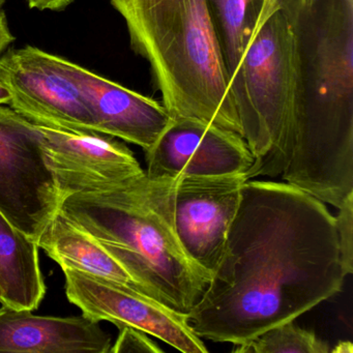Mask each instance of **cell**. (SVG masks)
<instances>
[{
  "mask_svg": "<svg viewBox=\"0 0 353 353\" xmlns=\"http://www.w3.org/2000/svg\"><path fill=\"white\" fill-rule=\"evenodd\" d=\"M334 216L287 183L248 179L222 257L185 314L200 339L241 344L342 290Z\"/></svg>",
  "mask_w": 353,
  "mask_h": 353,
  "instance_id": "obj_1",
  "label": "cell"
},
{
  "mask_svg": "<svg viewBox=\"0 0 353 353\" xmlns=\"http://www.w3.org/2000/svg\"><path fill=\"white\" fill-rule=\"evenodd\" d=\"M305 113L285 183L339 208L353 194V0L301 10Z\"/></svg>",
  "mask_w": 353,
  "mask_h": 353,
  "instance_id": "obj_2",
  "label": "cell"
},
{
  "mask_svg": "<svg viewBox=\"0 0 353 353\" xmlns=\"http://www.w3.org/2000/svg\"><path fill=\"white\" fill-rule=\"evenodd\" d=\"M177 179H152L143 171L111 191L69 196L61 212L100 241L148 296L185 315L212 274L187 255L177 237Z\"/></svg>",
  "mask_w": 353,
  "mask_h": 353,
  "instance_id": "obj_3",
  "label": "cell"
},
{
  "mask_svg": "<svg viewBox=\"0 0 353 353\" xmlns=\"http://www.w3.org/2000/svg\"><path fill=\"white\" fill-rule=\"evenodd\" d=\"M125 20L134 51L150 63L173 119L235 132L241 123L208 0H109Z\"/></svg>",
  "mask_w": 353,
  "mask_h": 353,
  "instance_id": "obj_4",
  "label": "cell"
},
{
  "mask_svg": "<svg viewBox=\"0 0 353 353\" xmlns=\"http://www.w3.org/2000/svg\"><path fill=\"white\" fill-rule=\"evenodd\" d=\"M299 0H265L230 77L241 136L254 163L248 179L282 174L305 113Z\"/></svg>",
  "mask_w": 353,
  "mask_h": 353,
  "instance_id": "obj_5",
  "label": "cell"
},
{
  "mask_svg": "<svg viewBox=\"0 0 353 353\" xmlns=\"http://www.w3.org/2000/svg\"><path fill=\"white\" fill-rule=\"evenodd\" d=\"M61 205L34 123L0 106V212L37 243Z\"/></svg>",
  "mask_w": 353,
  "mask_h": 353,
  "instance_id": "obj_6",
  "label": "cell"
},
{
  "mask_svg": "<svg viewBox=\"0 0 353 353\" xmlns=\"http://www.w3.org/2000/svg\"><path fill=\"white\" fill-rule=\"evenodd\" d=\"M63 59L32 46L0 55V84L9 92V105L38 125L97 133L94 115Z\"/></svg>",
  "mask_w": 353,
  "mask_h": 353,
  "instance_id": "obj_7",
  "label": "cell"
},
{
  "mask_svg": "<svg viewBox=\"0 0 353 353\" xmlns=\"http://www.w3.org/2000/svg\"><path fill=\"white\" fill-rule=\"evenodd\" d=\"M34 125L61 202L74 194L111 191L144 171L133 152L112 138Z\"/></svg>",
  "mask_w": 353,
  "mask_h": 353,
  "instance_id": "obj_8",
  "label": "cell"
},
{
  "mask_svg": "<svg viewBox=\"0 0 353 353\" xmlns=\"http://www.w3.org/2000/svg\"><path fill=\"white\" fill-rule=\"evenodd\" d=\"M65 294L82 315L108 321L119 327L131 326L156 336L183 353H206L202 339L194 334L179 313L152 297L85 272L63 270Z\"/></svg>",
  "mask_w": 353,
  "mask_h": 353,
  "instance_id": "obj_9",
  "label": "cell"
},
{
  "mask_svg": "<svg viewBox=\"0 0 353 353\" xmlns=\"http://www.w3.org/2000/svg\"><path fill=\"white\" fill-rule=\"evenodd\" d=\"M245 173L183 175L174 193V225L183 251L212 274L239 208Z\"/></svg>",
  "mask_w": 353,
  "mask_h": 353,
  "instance_id": "obj_10",
  "label": "cell"
},
{
  "mask_svg": "<svg viewBox=\"0 0 353 353\" xmlns=\"http://www.w3.org/2000/svg\"><path fill=\"white\" fill-rule=\"evenodd\" d=\"M144 154L152 179L247 173L254 163L243 136L194 119H173Z\"/></svg>",
  "mask_w": 353,
  "mask_h": 353,
  "instance_id": "obj_11",
  "label": "cell"
},
{
  "mask_svg": "<svg viewBox=\"0 0 353 353\" xmlns=\"http://www.w3.org/2000/svg\"><path fill=\"white\" fill-rule=\"evenodd\" d=\"M96 121L97 133L150 150L173 117L164 105L63 59Z\"/></svg>",
  "mask_w": 353,
  "mask_h": 353,
  "instance_id": "obj_12",
  "label": "cell"
},
{
  "mask_svg": "<svg viewBox=\"0 0 353 353\" xmlns=\"http://www.w3.org/2000/svg\"><path fill=\"white\" fill-rule=\"evenodd\" d=\"M112 340L85 316L55 317L0 307V352L110 353Z\"/></svg>",
  "mask_w": 353,
  "mask_h": 353,
  "instance_id": "obj_13",
  "label": "cell"
},
{
  "mask_svg": "<svg viewBox=\"0 0 353 353\" xmlns=\"http://www.w3.org/2000/svg\"><path fill=\"white\" fill-rule=\"evenodd\" d=\"M61 270L85 272L148 295L143 287L98 239L59 212L37 241Z\"/></svg>",
  "mask_w": 353,
  "mask_h": 353,
  "instance_id": "obj_14",
  "label": "cell"
},
{
  "mask_svg": "<svg viewBox=\"0 0 353 353\" xmlns=\"http://www.w3.org/2000/svg\"><path fill=\"white\" fill-rule=\"evenodd\" d=\"M0 286L3 305L38 309L46 293L39 247L0 212Z\"/></svg>",
  "mask_w": 353,
  "mask_h": 353,
  "instance_id": "obj_15",
  "label": "cell"
},
{
  "mask_svg": "<svg viewBox=\"0 0 353 353\" xmlns=\"http://www.w3.org/2000/svg\"><path fill=\"white\" fill-rule=\"evenodd\" d=\"M264 3L265 0H208L230 77L241 63Z\"/></svg>",
  "mask_w": 353,
  "mask_h": 353,
  "instance_id": "obj_16",
  "label": "cell"
},
{
  "mask_svg": "<svg viewBox=\"0 0 353 353\" xmlns=\"http://www.w3.org/2000/svg\"><path fill=\"white\" fill-rule=\"evenodd\" d=\"M330 345L312 330L285 322L258 334L251 340L233 345L234 353H327Z\"/></svg>",
  "mask_w": 353,
  "mask_h": 353,
  "instance_id": "obj_17",
  "label": "cell"
},
{
  "mask_svg": "<svg viewBox=\"0 0 353 353\" xmlns=\"http://www.w3.org/2000/svg\"><path fill=\"white\" fill-rule=\"evenodd\" d=\"M334 216L341 262L346 276L353 272V194L346 198Z\"/></svg>",
  "mask_w": 353,
  "mask_h": 353,
  "instance_id": "obj_18",
  "label": "cell"
},
{
  "mask_svg": "<svg viewBox=\"0 0 353 353\" xmlns=\"http://www.w3.org/2000/svg\"><path fill=\"white\" fill-rule=\"evenodd\" d=\"M119 334L110 353H162V348L146 332L131 326H119Z\"/></svg>",
  "mask_w": 353,
  "mask_h": 353,
  "instance_id": "obj_19",
  "label": "cell"
},
{
  "mask_svg": "<svg viewBox=\"0 0 353 353\" xmlns=\"http://www.w3.org/2000/svg\"><path fill=\"white\" fill-rule=\"evenodd\" d=\"M74 0H28V6L32 9L40 11H61L71 5Z\"/></svg>",
  "mask_w": 353,
  "mask_h": 353,
  "instance_id": "obj_20",
  "label": "cell"
},
{
  "mask_svg": "<svg viewBox=\"0 0 353 353\" xmlns=\"http://www.w3.org/2000/svg\"><path fill=\"white\" fill-rule=\"evenodd\" d=\"M15 41L8 24L7 17L3 9L0 10V55Z\"/></svg>",
  "mask_w": 353,
  "mask_h": 353,
  "instance_id": "obj_21",
  "label": "cell"
},
{
  "mask_svg": "<svg viewBox=\"0 0 353 353\" xmlns=\"http://www.w3.org/2000/svg\"><path fill=\"white\" fill-rule=\"evenodd\" d=\"M330 351L332 353H352V343L348 342V341H343V342L338 343V345Z\"/></svg>",
  "mask_w": 353,
  "mask_h": 353,
  "instance_id": "obj_22",
  "label": "cell"
},
{
  "mask_svg": "<svg viewBox=\"0 0 353 353\" xmlns=\"http://www.w3.org/2000/svg\"><path fill=\"white\" fill-rule=\"evenodd\" d=\"M10 103V94L7 88L0 84V106L3 105H9Z\"/></svg>",
  "mask_w": 353,
  "mask_h": 353,
  "instance_id": "obj_23",
  "label": "cell"
},
{
  "mask_svg": "<svg viewBox=\"0 0 353 353\" xmlns=\"http://www.w3.org/2000/svg\"><path fill=\"white\" fill-rule=\"evenodd\" d=\"M313 3V0H299V7L301 10L307 9L311 3Z\"/></svg>",
  "mask_w": 353,
  "mask_h": 353,
  "instance_id": "obj_24",
  "label": "cell"
},
{
  "mask_svg": "<svg viewBox=\"0 0 353 353\" xmlns=\"http://www.w3.org/2000/svg\"><path fill=\"white\" fill-rule=\"evenodd\" d=\"M0 303H3V289L0 286Z\"/></svg>",
  "mask_w": 353,
  "mask_h": 353,
  "instance_id": "obj_25",
  "label": "cell"
},
{
  "mask_svg": "<svg viewBox=\"0 0 353 353\" xmlns=\"http://www.w3.org/2000/svg\"><path fill=\"white\" fill-rule=\"evenodd\" d=\"M6 0H0V10L3 9V6L5 5Z\"/></svg>",
  "mask_w": 353,
  "mask_h": 353,
  "instance_id": "obj_26",
  "label": "cell"
}]
</instances>
